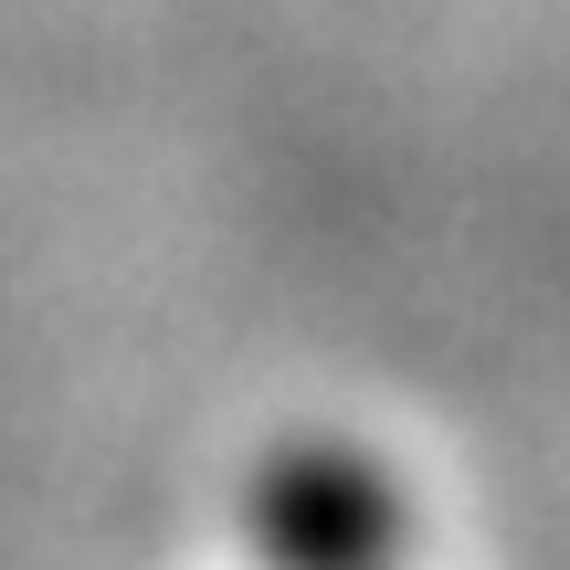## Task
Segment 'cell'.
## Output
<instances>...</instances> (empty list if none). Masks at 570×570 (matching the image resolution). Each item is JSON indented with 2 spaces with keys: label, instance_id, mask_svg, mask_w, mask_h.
Instances as JSON below:
<instances>
[{
  "label": "cell",
  "instance_id": "6da1fadb",
  "mask_svg": "<svg viewBox=\"0 0 570 570\" xmlns=\"http://www.w3.org/2000/svg\"><path fill=\"white\" fill-rule=\"evenodd\" d=\"M254 529H265L275 570H381L402 508H391V487L360 454L296 444V454H275V475L254 487Z\"/></svg>",
  "mask_w": 570,
  "mask_h": 570
}]
</instances>
